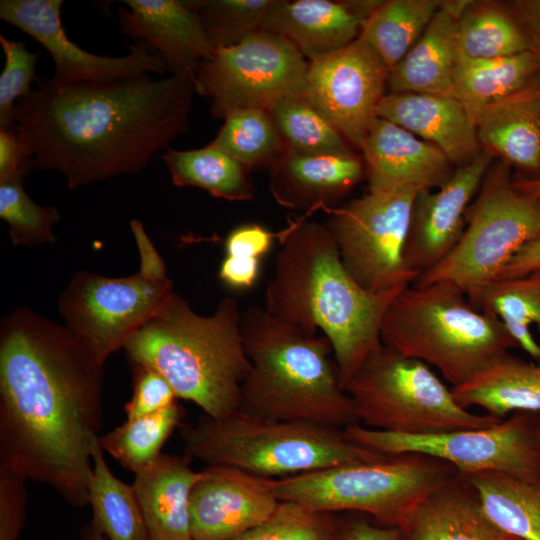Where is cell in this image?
Masks as SVG:
<instances>
[{
	"instance_id": "1",
	"label": "cell",
	"mask_w": 540,
	"mask_h": 540,
	"mask_svg": "<svg viewBox=\"0 0 540 540\" xmlns=\"http://www.w3.org/2000/svg\"><path fill=\"white\" fill-rule=\"evenodd\" d=\"M104 364L63 324L20 307L0 324V465L88 505Z\"/></svg>"
},
{
	"instance_id": "2",
	"label": "cell",
	"mask_w": 540,
	"mask_h": 540,
	"mask_svg": "<svg viewBox=\"0 0 540 540\" xmlns=\"http://www.w3.org/2000/svg\"><path fill=\"white\" fill-rule=\"evenodd\" d=\"M13 119L35 154L34 169L56 170L67 188L141 172L154 155L189 131L197 94L191 75L148 73L65 86L37 77Z\"/></svg>"
},
{
	"instance_id": "3",
	"label": "cell",
	"mask_w": 540,
	"mask_h": 540,
	"mask_svg": "<svg viewBox=\"0 0 540 540\" xmlns=\"http://www.w3.org/2000/svg\"><path fill=\"white\" fill-rule=\"evenodd\" d=\"M264 309L276 320L329 340L341 384L381 345L384 314L402 290L370 293L345 269L326 227L298 219L278 233Z\"/></svg>"
},
{
	"instance_id": "4",
	"label": "cell",
	"mask_w": 540,
	"mask_h": 540,
	"mask_svg": "<svg viewBox=\"0 0 540 540\" xmlns=\"http://www.w3.org/2000/svg\"><path fill=\"white\" fill-rule=\"evenodd\" d=\"M241 323L232 297L220 300L213 314L200 315L174 291L123 349L131 365L157 371L178 398L221 419L239 411L251 368Z\"/></svg>"
},
{
	"instance_id": "5",
	"label": "cell",
	"mask_w": 540,
	"mask_h": 540,
	"mask_svg": "<svg viewBox=\"0 0 540 540\" xmlns=\"http://www.w3.org/2000/svg\"><path fill=\"white\" fill-rule=\"evenodd\" d=\"M241 325L251 368L241 388L239 411L342 429L357 423L324 335L306 334L259 306L242 312Z\"/></svg>"
},
{
	"instance_id": "6",
	"label": "cell",
	"mask_w": 540,
	"mask_h": 540,
	"mask_svg": "<svg viewBox=\"0 0 540 540\" xmlns=\"http://www.w3.org/2000/svg\"><path fill=\"white\" fill-rule=\"evenodd\" d=\"M381 342L460 386L519 347L496 317L475 308L454 283L408 286L388 306Z\"/></svg>"
},
{
	"instance_id": "7",
	"label": "cell",
	"mask_w": 540,
	"mask_h": 540,
	"mask_svg": "<svg viewBox=\"0 0 540 540\" xmlns=\"http://www.w3.org/2000/svg\"><path fill=\"white\" fill-rule=\"evenodd\" d=\"M180 435L184 454L192 459L269 479L387 456L355 443L342 428L263 419L241 411L221 419L204 414L194 424L183 425Z\"/></svg>"
},
{
	"instance_id": "8",
	"label": "cell",
	"mask_w": 540,
	"mask_h": 540,
	"mask_svg": "<svg viewBox=\"0 0 540 540\" xmlns=\"http://www.w3.org/2000/svg\"><path fill=\"white\" fill-rule=\"evenodd\" d=\"M457 474L441 459L402 453L271 479V485L280 501L317 512H364L398 527L417 503Z\"/></svg>"
},
{
	"instance_id": "9",
	"label": "cell",
	"mask_w": 540,
	"mask_h": 540,
	"mask_svg": "<svg viewBox=\"0 0 540 540\" xmlns=\"http://www.w3.org/2000/svg\"><path fill=\"white\" fill-rule=\"evenodd\" d=\"M539 238L540 201L519 190L511 168L499 160L490 165L468 206L457 244L412 286L452 282L479 309L485 288L523 246Z\"/></svg>"
},
{
	"instance_id": "10",
	"label": "cell",
	"mask_w": 540,
	"mask_h": 540,
	"mask_svg": "<svg viewBox=\"0 0 540 540\" xmlns=\"http://www.w3.org/2000/svg\"><path fill=\"white\" fill-rule=\"evenodd\" d=\"M356 422L403 435H427L482 428L502 419L461 407L445 383L424 362L383 344L345 383Z\"/></svg>"
},
{
	"instance_id": "11",
	"label": "cell",
	"mask_w": 540,
	"mask_h": 540,
	"mask_svg": "<svg viewBox=\"0 0 540 540\" xmlns=\"http://www.w3.org/2000/svg\"><path fill=\"white\" fill-rule=\"evenodd\" d=\"M130 225L139 250V270L124 277L77 271L58 300L63 325L103 364L174 292L164 260L142 223L132 220Z\"/></svg>"
},
{
	"instance_id": "12",
	"label": "cell",
	"mask_w": 540,
	"mask_h": 540,
	"mask_svg": "<svg viewBox=\"0 0 540 540\" xmlns=\"http://www.w3.org/2000/svg\"><path fill=\"white\" fill-rule=\"evenodd\" d=\"M309 61L284 37L259 30L236 45L215 49L194 73L197 94L211 100L214 118L242 110L271 111L303 97Z\"/></svg>"
},
{
	"instance_id": "13",
	"label": "cell",
	"mask_w": 540,
	"mask_h": 540,
	"mask_svg": "<svg viewBox=\"0 0 540 540\" xmlns=\"http://www.w3.org/2000/svg\"><path fill=\"white\" fill-rule=\"evenodd\" d=\"M410 187L369 188L346 205L331 209L326 227L341 261L364 290H402L418 275L403 257L415 197Z\"/></svg>"
},
{
	"instance_id": "14",
	"label": "cell",
	"mask_w": 540,
	"mask_h": 540,
	"mask_svg": "<svg viewBox=\"0 0 540 540\" xmlns=\"http://www.w3.org/2000/svg\"><path fill=\"white\" fill-rule=\"evenodd\" d=\"M355 443L384 455L420 453L451 464L462 475L521 473L540 467V412L517 411L491 426L403 435L348 425Z\"/></svg>"
},
{
	"instance_id": "15",
	"label": "cell",
	"mask_w": 540,
	"mask_h": 540,
	"mask_svg": "<svg viewBox=\"0 0 540 540\" xmlns=\"http://www.w3.org/2000/svg\"><path fill=\"white\" fill-rule=\"evenodd\" d=\"M389 69L362 38L309 61L303 98L361 148L386 95Z\"/></svg>"
},
{
	"instance_id": "16",
	"label": "cell",
	"mask_w": 540,
	"mask_h": 540,
	"mask_svg": "<svg viewBox=\"0 0 540 540\" xmlns=\"http://www.w3.org/2000/svg\"><path fill=\"white\" fill-rule=\"evenodd\" d=\"M62 0H1L2 21L22 30L50 54L57 86L83 82H107L144 73L164 76L167 66L153 48L143 41L129 47L122 57L93 54L72 42L61 20Z\"/></svg>"
},
{
	"instance_id": "17",
	"label": "cell",
	"mask_w": 540,
	"mask_h": 540,
	"mask_svg": "<svg viewBox=\"0 0 540 540\" xmlns=\"http://www.w3.org/2000/svg\"><path fill=\"white\" fill-rule=\"evenodd\" d=\"M280 503L271 479L207 466L190 494L191 540H232L271 518Z\"/></svg>"
},
{
	"instance_id": "18",
	"label": "cell",
	"mask_w": 540,
	"mask_h": 540,
	"mask_svg": "<svg viewBox=\"0 0 540 540\" xmlns=\"http://www.w3.org/2000/svg\"><path fill=\"white\" fill-rule=\"evenodd\" d=\"M481 151L457 167L436 191L417 193L410 217L403 257L418 276L437 265L454 248L465 228V213L492 164Z\"/></svg>"
},
{
	"instance_id": "19",
	"label": "cell",
	"mask_w": 540,
	"mask_h": 540,
	"mask_svg": "<svg viewBox=\"0 0 540 540\" xmlns=\"http://www.w3.org/2000/svg\"><path fill=\"white\" fill-rule=\"evenodd\" d=\"M119 8L118 22L123 35L143 41L160 54L168 72L191 75L198 64L208 59L210 45L194 1L125 0Z\"/></svg>"
},
{
	"instance_id": "20",
	"label": "cell",
	"mask_w": 540,
	"mask_h": 540,
	"mask_svg": "<svg viewBox=\"0 0 540 540\" xmlns=\"http://www.w3.org/2000/svg\"><path fill=\"white\" fill-rule=\"evenodd\" d=\"M369 188H439L453 174L452 163L433 144L378 117L360 148Z\"/></svg>"
},
{
	"instance_id": "21",
	"label": "cell",
	"mask_w": 540,
	"mask_h": 540,
	"mask_svg": "<svg viewBox=\"0 0 540 540\" xmlns=\"http://www.w3.org/2000/svg\"><path fill=\"white\" fill-rule=\"evenodd\" d=\"M378 117L433 144L458 167L481 152L474 116L452 94L390 92L381 100Z\"/></svg>"
},
{
	"instance_id": "22",
	"label": "cell",
	"mask_w": 540,
	"mask_h": 540,
	"mask_svg": "<svg viewBox=\"0 0 540 540\" xmlns=\"http://www.w3.org/2000/svg\"><path fill=\"white\" fill-rule=\"evenodd\" d=\"M483 151L518 170L521 179L540 178V77L475 113Z\"/></svg>"
},
{
	"instance_id": "23",
	"label": "cell",
	"mask_w": 540,
	"mask_h": 540,
	"mask_svg": "<svg viewBox=\"0 0 540 540\" xmlns=\"http://www.w3.org/2000/svg\"><path fill=\"white\" fill-rule=\"evenodd\" d=\"M398 528L400 540H519L493 522L460 473L426 495Z\"/></svg>"
},
{
	"instance_id": "24",
	"label": "cell",
	"mask_w": 540,
	"mask_h": 540,
	"mask_svg": "<svg viewBox=\"0 0 540 540\" xmlns=\"http://www.w3.org/2000/svg\"><path fill=\"white\" fill-rule=\"evenodd\" d=\"M364 170L353 153L301 154L288 149L273 163L270 190L288 208H327L361 180Z\"/></svg>"
},
{
	"instance_id": "25",
	"label": "cell",
	"mask_w": 540,
	"mask_h": 540,
	"mask_svg": "<svg viewBox=\"0 0 540 540\" xmlns=\"http://www.w3.org/2000/svg\"><path fill=\"white\" fill-rule=\"evenodd\" d=\"M192 458L161 453L135 473L133 488L151 540H191L189 500L201 471Z\"/></svg>"
},
{
	"instance_id": "26",
	"label": "cell",
	"mask_w": 540,
	"mask_h": 540,
	"mask_svg": "<svg viewBox=\"0 0 540 540\" xmlns=\"http://www.w3.org/2000/svg\"><path fill=\"white\" fill-rule=\"evenodd\" d=\"M469 3L442 2L416 43L390 71V92L452 94L459 57L457 23Z\"/></svg>"
},
{
	"instance_id": "27",
	"label": "cell",
	"mask_w": 540,
	"mask_h": 540,
	"mask_svg": "<svg viewBox=\"0 0 540 540\" xmlns=\"http://www.w3.org/2000/svg\"><path fill=\"white\" fill-rule=\"evenodd\" d=\"M362 24L345 1L272 0L262 30L284 37L311 61L356 40Z\"/></svg>"
},
{
	"instance_id": "28",
	"label": "cell",
	"mask_w": 540,
	"mask_h": 540,
	"mask_svg": "<svg viewBox=\"0 0 540 540\" xmlns=\"http://www.w3.org/2000/svg\"><path fill=\"white\" fill-rule=\"evenodd\" d=\"M451 389L461 407H480L499 419L517 411L540 412V362L508 352L484 372Z\"/></svg>"
},
{
	"instance_id": "29",
	"label": "cell",
	"mask_w": 540,
	"mask_h": 540,
	"mask_svg": "<svg viewBox=\"0 0 540 540\" xmlns=\"http://www.w3.org/2000/svg\"><path fill=\"white\" fill-rule=\"evenodd\" d=\"M463 476L502 530L519 540H540V467L521 473L484 471Z\"/></svg>"
},
{
	"instance_id": "30",
	"label": "cell",
	"mask_w": 540,
	"mask_h": 540,
	"mask_svg": "<svg viewBox=\"0 0 540 540\" xmlns=\"http://www.w3.org/2000/svg\"><path fill=\"white\" fill-rule=\"evenodd\" d=\"M539 77L540 58L533 51L489 59L459 55L452 95L475 116L482 106L523 89Z\"/></svg>"
},
{
	"instance_id": "31",
	"label": "cell",
	"mask_w": 540,
	"mask_h": 540,
	"mask_svg": "<svg viewBox=\"0 0 540 540\" xmlns=\"http://www.w3.org/2000/svg\"><path fill=\"white\" fill-rule=\"evenodd\" d=\"M92 458L88 485L91 522L108 540H151L133 485L112 473L99 438L94 444Z\"/></svg>"
},
{
	"instance_id": "32",
	"label": "cell",
	"mask_w": 540,
	"mask_h": 540,
	"mask_svg": "<svg viewBox=\"0 0 540 540\" xmlns=\"http://www.w3.org/2000/svg\"><path fill=\"white\" fill-rule=\"evenodd\" d=\"M174 185L192 186L229 201L253 198L254 186L247 168L210 143L202 148L180 151L166 149L161 156Z\"/></svg>"
},
{
	"instance_id": "33",
	"label": "cell",
	"mask_w": 540,
	"mask_h": 540,
	"mask_svg": "<svg viewBox=\"0 0 540 540\" xmlns=\"http://www.w3.org/2000/svg\"><path fill=\"white\" fill-rule=\"evenodd\" d=\"M459 55L489 59L532 51L531 42L504 4L473 2L457 23Z\"/></svg>"
},
{
	"instance_id": "34",
	"label": "cell",
	"mask_w": 540,
	"mask_h": 540,
	"mask_svg": "<svg viewBox=\"0 0 540 540\" xmlns=\"http://www.w3.org/2000/svg\"><path fill=\"white\" fill-rule=\"evenodd\" d=\"M438 0H389L363 22L359 37L391 71L407 54L440 8Z\"/></svg>"
},
{
	"instance_id": "35",
	"label": "cell",
	"mask_w": 540,
	"mask_h": 540,
	"mask_svg": "<svg viewBox=\"0 0 540 540\" xmlns=\"http://www.w3.org/2000/svg\"><path fill=\"white\" fill-rule=\"evenodd\" d=\"M479 310L498 318L518 346L540 362V345L530 331L532 324L540 331V268L488 285L481 295Z\"/></svg>"
},
{
	"instance_id": "36",
	"label": "cell",
	"mask_w": 540,
	"mask_h": 540,
	"mask_svg": "<svg viewBox=\"0 0 540 540\" xmlns=\"http://www.w3.org/2000/svg\"><path fill=\"white\" fill-rule=\"evenodd\" d=\"M182 406L176 402L160 412L134 419L99 436V444L124 468L134 474L151 464L173 431L181 426Z\"/></svg>"
},
{
	"instance_id": "37",
	"label": "cell",
	"mask_w": 540,
	"mask_h": 540,
	"mask_svg": "<svg viewBox=\"0 0 540 540\" xmlns=\"http://www.w3.org/2000/svg\"><path fill=\"white\" fill-rule=\"evenodd\" d=\"M283 141L269 111L242 110L224 119L210 144L248 169L273 164L282 151Z\"/></svg>"
},
{
	"instance_id": "38",
	"label": "cell",
	"mask_w": 540,
	"mask_h": 540,
	"mask_svg": "<svg viewBox=\"0 0 540 540\" xmlns=\"http://www.w3.org/2000/svg\"><path fill=\"white\" fill-rule=\"evenodd\" d=\"M270 113L282 139L297 153H352L338 129L303 97L284 99Z\"/></svg>"
},
{
	"instance_id": "39",
	"label": "cell",
	"mask_w": 540,
	"mask_h": 540,
	"mask_svg": "<svg viewBox=\"0 0 540 540\" xmlns=\"http://www.w3.org/2000/svg\"><path fill=\"white\" fill-rule=\"evenodd\" d=\"M23 182L13 179L0 183V217L9 225L13 245L37 247L55 243L53 227L60 220L58 210L36 204L25 192Z\"/></svg>"
},
{
	"instance_id": "40",
	"label": "cell",
	"mask_w": 540,
	"mask_h": 540,
	"mask_svg": "<svg viewBox=\"0 0 540 540\" xmlns=\"http://www.w3.org/2000/svg\"><path fill=\"white\" fill-rule=\"evenodd\" d=\"M212 48L238 44L262 29L272 0H193Z\"/></svg>"
},
{
	"instance_id": "41",
	"label": "cell",
	"mask_w": 540,
	"mask_h": 540,
	"mask_svg": "<svg viewBox=\"0 0 540 540\" xmlns=\"http://www.w3.org/2000/svg\"><path fill=\"white\" fill-rule=\"evenodd\" d=\"M277 236L258 224L234 228L225 240V257L219 267V279L236 290L252 287L259 277L261 258L270 250Z\"/></svg>"
},
{
	"instance_id": "42",
	"label": "cell",
	"mask_w": 540,
	"mask_h": 540,
	"mask_svg": "<svg viewBox=\"0 0 540 540\" xmlns=\"http://www.w3.org/2000/svg\"><path fill=\"white\" fill-rule=\"evenodd\" d=\"M341 522L335 513L281 501L271 518L232 540H333Z\"/></svg>"
},
{
	"instance_id": "43",
	"label": "cell",
	"mask_w": 540,
	"mask_h": 540,
	"mask_svg": "<svg viewBox=\"0 0 540 540\" xmlns=\"http://www.w3.org/2000/svg\"><path fill=\"white\" fill-rule=\"evenodd\" d=\"M5 64L0 74V127L14 123L16 102L29 94L36 81V64L40 53L27 49L24 41H15L0 35Z\"/></svg>"
},
{
	"instance_id": "44",
	"label": "cell",
	"mask_w": 540,
	"mask_h": 540,
	"mask_svg": "<svg viewBox=\"0 0 540 540\" xmlns=\"http://www.w3.org/2000/svg\"><path fill=\"white\" fill-rule=\"evenodd\" d=\"M132 367L133 393L124 407L126 419L151 415L177 402L175 391L161 374L140 365Z\"/></svg>"
},
{
	"instance_id": "45",
	"label": "cell",
	"mask_w": 540,
	"mask_h": 540,
	"mask_svg": "<svg viewBox=\"0 0 540 540\" xmlns=\"http://www.w3.org/2000/svg\"><path fill=\"white\" fill-rule=\"evenodd\" d=\"M27 479L0 465V540H18L27 515Z\"/></svg>"
},
{
	"instance_id": "46",
	"label": "cell",
	"mask_w": 540,
	"mask_h": 540,
	"mask_svg": "<svg viewBox=\"0 0 540 540\" xmlns=\"http://www.w3.org/2000/svg\"><path fill=\"white\" fill-rule=\"evenodd\" d=\"M34 159L33 148L18 123L0 127V183L24 180L34 169Z\"/></svg>"
},
{
	"instance_id": "47",
	"label": "cell",
	"mask_w": 540,
	"mask_h": 540,
	"mask_svg": "<svg viewBox=\"0 0 540 540\" xmlns=\"http://www.w3.org/2000/svg\"><path fill=\"white\" fill-rule=\"evenodd\" d=\"M527 34L532 51L540 58V0H513L503 3Z\"/></svg>"
},
{
	"instance_id": "48",
	"label": "cell",
	"mask_w": 540,
	"mask_h": 540,
	"mask_svg": "<svg viewBox=\"0 0 540 540\" xmlns=\"http://www.w3.org/2000/svg\"><path fill=\"white\" fill-rule=\"evenodd\" d=\"M333 540H400V530L393 526H375L365 520L342 521Z\"/></svg>"
},
{
	"instance_id": "49",
	"label": "cell",
	"mask_w": 540,
	"mask_h": 540,
	"mask_svg": "<svg viewBox=\"0 0 540 540\" xmlns=\"http://www.w3.org/2000/svg\"><path fill=\"white\" fill-rule=\"evenodd\" d=\"M538 268H540V238L523 246L509 260L497 280L520 277Z\"/></svg>"
},
{
	"instance_id": "50",
	"label": "cell",
	"mask_w": 540,
	"mask_h": 540,
	"mask_svg": "<svg viewBox=\"0 0 540 540\" xmlns=\"http://www.w3.org/2000/svg\"><path fill=\"white\" fill-rule=\"evenodd\" d=\"M514 184L522 192L540 201V178L531 180L515 178Z\"/></svg>"
},
{
	"instance_id": "51",
	"label": "cell",
	"mask_w": 540,
	"mask_h": 540,
	"mask_svg": "<svg viewBox=\"0 0 540 540\" xmlns=\"http://www.w3.org/2000/svg\"><path fill=\"white\" fill-rule=\"evenodd\" d=\"M78 540H108L104 534L92 523L85 525L79 534Z\"/></svg>"
}]
</instances>
